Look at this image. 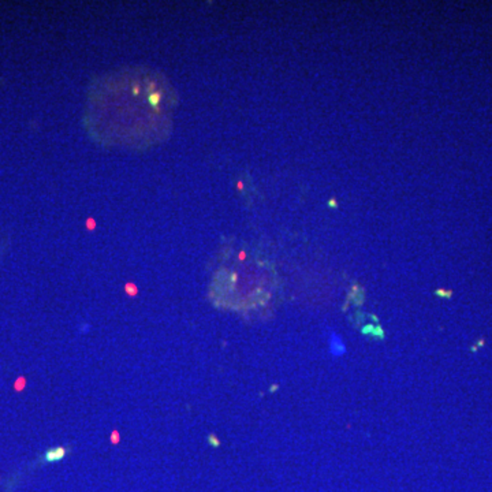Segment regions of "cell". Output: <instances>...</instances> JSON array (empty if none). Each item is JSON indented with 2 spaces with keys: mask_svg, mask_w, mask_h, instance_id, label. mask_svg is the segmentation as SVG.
<instances>
[{
  "mask_svg": "<svg viewBox=\"0 0 492 492\" xmlns=\"http://www.w3.org/2000/svg\"><path fill=\"white\" fill-rule=\"evenodd\" d=\"M65 455V450L63 448H56V450H52V451H49V453H47V459L48 461H56V459H60L62 457Z\"/></svg>",
  "mask_w": 492,
  "mask_h": 492,
  "instance_id": "3957f363",
  "label": "cell"
},
{
  "mask_svg": "<svg viewBox=\"0 0 492 492\" xmlns=\"http://www.w3.org/2000/svg\"><path fill=\"white\" fill-rule=\"evenodd\" d=\"M176 107V90L162 71L125 66L92 82L83 125L103 147L141 151L171 136Z\"/></svg>",
  "mask_w": 492,
  "mask_h": 492,
  "instance_id": "6da1fadb",
  "label": "cell"
},
{
  "mask_svg": "<svg viewBox=\"0 0 492 492\" xmlns=\"http://www.w3.org/2000/svg\"><path fill=\"white\" fill-rule=\"evenodd\" d=\"M328 346H329V353L333 357H342L346 353V344L343 339L336 332H331L328 335Z\"/></svg>",
  "mask_w": 492,
  "mask_h": 492,
  "instance_id": "7a4b0ae2",
  "label": "cell"
}]
</instances>
